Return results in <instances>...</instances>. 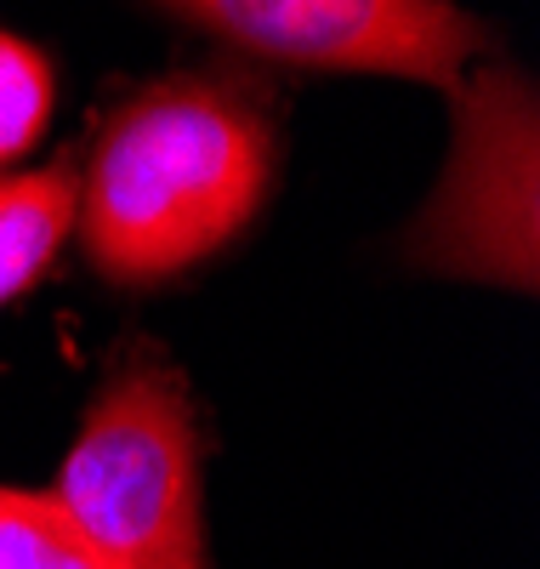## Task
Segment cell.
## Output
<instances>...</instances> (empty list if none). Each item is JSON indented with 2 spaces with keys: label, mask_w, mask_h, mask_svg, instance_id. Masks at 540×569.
<instances>
[{
  "label": "cell",
  "mask_w": 540,
  "mask_h": 569,
  "mask_svg": "<svg viewBox=\"0 0 540 569\" xmlns=\"http://www.w3.org/2000/svg\"><path fill=\"white\" fill-rule=\"evenodd\" d=\"M0 569H120L52 496L0 490Z\"/></svg>",
  "instance_id": "cell-5"
},
{
  "label": "cell",
  "mask_w": 540,
  "mask_h": 569,
  "mask_svg": "<svg viewBox=\"0 0 540 569\" xmlns=\"http://www.w3.org/2000/svg\"><path fill=\"white\" fill-rule=\"evenodd\" d=\"M262 58L456 86L483 29L450 0H171Z\"/></svg>",
  "instance_id": "cell-3"
},
{
  "label": "cell",
  "mask_w": 540,
  "mask_h": 569,
  "mask_svg": "<svg viewBox=\"0 0 540 569\" xmlns=\"http://www.w3.org/2000/svg\"><path fill=\"white\" fill-rule=\"evenodd\" d=\"M74 211H80V194H74L69 166L0 182V308L23 297L46 273L63 233L74 228Z\"/></svg>",
  "instance_id": "cell-4"
},
{
  "label": "cell",
  "mask_w": 540,
  "mask_h": 569,
  "mask_svg": "<svg viewBox=\"0 0 540 569\" xmlns=\"http://www.w3.org/2000/svg\"><path fill=\"white\" fill-rule=\"evenodd\" d=\"M52 63H46L29 40L0 34V166L18 160L40 137L46 114H52Z\"/></svg>",
  "instance_id": "cell-6"
},
{
  "label": "cell",
  "mask_w": 540,
  "mask_h": 569,
  "mask_svg": "<svg viewBox=\"0 0 540 569\" xmlns=\"http://www.w3.org/2000/svg\"><path fill=\"white\" fill-rule=\"evenodd\" d=\"M268 120L211 80H166L114 114L86 177V251L120 284L182 273L257 217Z\"/></svg>",
  "instance_id": "cell-1"
},
{
  "label": "cell",
  "mask_w": 540,
  "mask_h": 569,
  "mask_svg": "<svg viewBox=\"0 0 540 569\" xmlns=\"http://www.w3.org/2000/svg\"><path fill=\"white\" fill-rule=\"evenodd\" d=\"M52 501L120 569H206L200 439L171 365L137 359L109 376Z\"/></svg>",
  "instance_id": "cell-2"
}]
</instances>
